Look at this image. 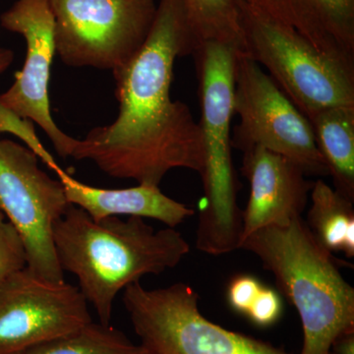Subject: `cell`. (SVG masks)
Wrapping results in <instances>:
<instances>
[{
  "label": "cell",
  "instance_id": "obj_3",
  "mask_svg": "<svg viewBox=\"0 0 354 354\" xmlns=\"http://www.w3.org/2000/svg\"><path fill=\"white\" fill-rule=\"evenodd\" d=\"M239 249L255 254L297 310L304 330L299 354H330L344 333L354 332V290L333 254L316 241L302 216L261 228Z\"/></svg>",
  "mask_w": 354,
  "mask_h": 354
},
{
  "label": "cell",
  "instance_id": "obj_15",
  "mask_svg": "<svg viewBox=\"0 0 354 354\" xmlns=\"http://www.w3.org/2000/svg\"><path fill=\"white\" fill-rule=\"evenodd\" d=\"M308 120L335 189L354 202V106L324 109Z\"/></svg>",
  "mask_w": 354,
  "mask_h": 354
},
{
  "label": "cell",
  "instance_id": "obj_21",
  "mask_svg": "<svg viewBox=\"0 0 354 354\" xmlns=\"http://www.w3.org/2000/svg\"><path fill=\"white\" fill-rule=\"evenodd\" d=\"M283 311V301L279 293L264 286L245 317L257 327L269 328L279 322Z\"/></svg>",
  "mask_w": 354,
  "mask_h": 354
},
{
  "label": "cell",
  "instance_id": "obj_6",
  "mask_svg": "<svg viewBox=\"0 0 354 354\" xmlns=\"http://www.w3.org/2000/svg\"><path fill=\"white\" fill-rule=\"evenodd\" d=\"M123 291V304L147 354H292L209 321L187 283L149 290L138 281Z\"/></svg>",
  "mask_w": 354,
  "mask_h": 354
},
{
  "label": "cell",
  "instance_id": "obj_25",
  "mask_svg": "<svg viewBox=\"0 0 354 354\" xmlns=\"http://www.w3.org/2000/svg\"><path fill=\"white\" fill-rule=\"evenodd\" d=\"M330 354H335L334 353H332V351H330Z\"/></svg>",
  "mask_w": 354,
  "mask_h": 354
},
{
  "label": "cell",
  "instance_id": "obj_12",
  "mask_svg": "<svg viewBox=\"0 0 354 354\" xmlns=\"http://www.w3.org/2000/svg\"><path fill=\"white\" fill-rule=\"evenodd\" d=\"M241 171L250 183L241 241L261 228L286 225L301 216L314 183L291 160L254 147L243 152Z\"/></svg>",
  "mask_w": 354,
  "mask_h": 354
},
{
  "label": "cell",
  "instance_id": "obj_17",
  "mask_svg": "<svg viewBox=\"0 0 354 354\" xmlns=\"http://www.w3.org/2000/svg\"><path fill=\"white\" fill-rule=\"evenodd\" d=\"M198 44L218 41L242 48L239 0H180Z\"/></svg>",
  "mask_w": 354,
  "mask_h": 354
},
{
  "label": "cell",
  "instance_id": "obj_18",
  "mask_svg": "<svg viewBox=\"0 0 354 354\" xmlns=\"http://www.w3.org/2000/svg\"><path fill=\"white\" fill-rule=\"evenodd\" d=\"M22 354H147L113 325L88 324L66 337L39 344Z\"/></svg>",
  "mask_w": 354,
  "mask_h": 354
},
{
  "label": "cell",
  "instance_id": "obj_2",
  "mask_svg": "<svg viewBox=\"0 0 354 354\" xmlns=\"http://www.w3.org/2000/svg\"><path fill=\"white\" fill-rule=\"evenodd\" d=\"M53 245L62 271L76 277L104 325H111L120 291L148 274L174 269L190 250L176 228L155 230L137 216L95 221L74 205L55 223Z\"/></svg>",
  "mask_w": 354,
  "mask_h": 354
},
{
  "label": "cell",
  "instance_id": "obj_16",
  "mask_svg": "<svg viewBox=\"0 0 354 354\" xmlns=\"http://www.w3.org/2000/svg\"><path fill=\"white\" fill-rule=\"evenodd\" d=\"M309 197L311 206L305 223L316 241L330 253L353 258L354 202L322 179L313 183Z\"/></svg>",
  "mask_w": 354,
  "mask_h": 354
},
{
  "label": "cell",
  "instance_id": "obj_20",
  "mask_svg": "<svg viewBox=\"0 0 354 354\" xmlns=\"http://www.w3.org/2000/svg\"><path fill=\"white\" fill-rule=\"evenodd\" d=\"M26 266L27 254L22 239L0 212V281Z\"/></svg>",
  "mask_w": 354,
  "mask_h": 354
},
{
  "label": "cell",
  "instance_id": "obj_7",
  "mask_svg": "<svg viewBox=\"0 0 354 354\" xmlns=\"http://www.w3.org/2000/svg\"><path fill=\"white\" fill-rule=\"evenodd\" d=\"M55 51L67 66L120 68L145 44L156 0H48Z\"/></svg>",
  "mask_w": 354,
  "mask_h": 354
},
{
  "label": "cell",
  "instance_id": "obj_13",
  "mask_svg": "<svg viewBox=\"0 0 354 354\" xmlns=\"http://www.w3.org/2000/svg\"><path fill=\"white\" fill-rule=\"evenodd\" d=\"M354 69V0H246Z\"/></svg>",
  "mask_w": 354,
  "mask_h": 354
},
{
  "label": "cell",
  "instance_id": "obj_4",
  "mask_svg": "<svg viewBox=\"0 0 354 354\" xmlns=\"http://www.w3.org/2000/svg\"><path fill=\"white\" fill-rule=\"evenodd\" d=\"M241 48L234 44L205 41L193 57L200 84L201 128L204 147L205 204L198 223L196 246L220 256L239 249L242 213L236 202V178L232 158L234 67Z\"/></svg>",
  "mask_w": 354,
  "mask_h": 354
},
{
  "label": "cell",
  "instance_id": "obj_8",
  "mask_svg": "<svg viewBox=\"0 0 354 354\" xmlns=\"http://www.w3.org/2000/svg\"><path fill=\"white\" fill-rule=\"evenodd\" d=\"M234 111L239 123L232 132V148L245 152L261 147L291 160L307 176H329L308 118L241 50L235 59Z\"/></svg>",
  "mask_w": 354,
  "mask_h": 354
},
{
  "label": "cell",
  "instance_id": "obj_5",
  "mask_svg": "<svg viewBox=\"0 0 354 354\" xmlns=\"http://www.w3.org/2000/svg\"><path fill=\"white\" fill-rule=\"evenodd\" d=\"M241 53L269 72L307 118L324 109L354 106V69L317 50L297 31L239 0Z\"/></svg>",
  "mask_w": 354,
  "mask_h": 354
},
{
  "label": "cell",
  "instance_id": "obj_9",
  "mask_svg": "<svg viewBox=\"0 0 354 354\" xmlns=\"http://www.w3.org/2000/svg\"><path fill=\"white\" fill-rule=\"evenodd\" d=\"M69 206L62 181L39 167L30 149L0 138V212L22 239L28 269L48 281H65L53 227Z\"/></svg>",
  "mask_w": 354,
  "mask_h": 354
},
{
  "label": "cell",
  "instance_id": "obj_23",
  "mask_svg": "<svg viewBox=\"0 0 354 354\" xmlns=\"http://www.w3.org/2000/svg\"><path fill=\"white\" fill-rule=\"evenodd\" d=\"M330 351L335 354H354V332L339 335L333 344Z\"/></svg>",
  "mask_w": 354,
  "mask_h": 354
},
{
  "label": "cell",
  "instance_id": "obj_11",
  "mask_svg": "<svg viewBox=\"0 0 354 354\" xmlns=\"http://www.w3.org/2000/svg\"><path fill=\"white\" fill-rule=\"evenodd\" d=\"M0 25L19 34L26 41L24 65L15 74L11 87L0 95V104L39 125L60 158L71 157L77 139L62 131L50 111L51 64L57 55L55 18L48 0H16L0 16Z\"/></svg>",
  "mask_w": 354,
  "mask_h": 354
},
{
  "label": "cell",
  "instance_id": "obj_14",
  "mask_svg": "<svg viewBox=\"0 0 354 354\" xmlns=\"http://www.w3.org/2000/svg\"><path fill=\"white\" fill-rule=\"evenodd\" d=\"M57 176L69 204L82 209L95 221L109 216H137L176 228L194 215V209L165 195L160 186L138 184L134 187L108 189L81 183L62 169Z\"/></svg>",
  "mask_w": 354,
  "mask_h": 354
},
{
  "label": "cell",
  "instance_id": "obj_1",
  "mask_svg": "<svg viewBox=\"0 0 354 354\" xmlns=\"http://www.w3.org/2000/svg\"><path fill=\"white\" fill-rule=\"evenodd\" d=\"M195 48L180 0H160L145 44L113 71L120 104L115 120L77 139L70 158L91 160L109 176L138 184L160 186L174 169L201 176L199 122L187 104L171 97L174 62Z\"/></svg>",
  "mask_w": 354,
  "mask_h": 354
},
{
  "label": "cell",
  "instance_id": "obj_10",
  "mask_svg": "<svg viewBox=\"0 0 354 354\" xmlns=\"http://www.w3.org/2000/svg\"><path fill=\"white\" fill-rule=\"evenodd\" d=\"M92 322L78 286L41 278L27 266L0 281V354H22Z\"/></svg>",
  "mask_w": 354,
  "mask_h": 354
},
{
  "label": "cell",
  "instance_id": "obj_22",
  "mask_svg": "<svg viewBox=\"0 0 354 354\" xmlns=\"http://www.w3.org/2000/svg\"><path fill=\"white\" fill-rule=\"evenodd\" d=\"M262 283L251 274H239L227 286V302L236 313L245 317L263 288Z\"/></svg>",
  "mask_w": 354,
  "mask_h": 354
},
{
  "label": "cell",
  "instance_id": "obj_24",
  "mask_svg": "<svg viewBox=\"0 0 354 354\" xmlns=\"http://www.w3.org/2000/svg\"><path fill=\"white\" fill-rule=\"evenodd\" d=\"M14 60V53L8 48H0V75L11 66Z\"/></svg>",
  "mask_w": 354,
  "mask_h": 354
},
{
  "label": "cell",
  "instance_id": "obj_19",
  "mask_svg": "<svg viewBox=\"0 0 354 354\" xmlns=\"http://www.w3.org/2000/svg\"><path fill=\"white\" fill-rule=\"evenodd\" d=\"M0 133H10L21 141L24 142L26 147L55 174L62 169L53 155L39 141L32 121L20 118L17 114L4 108L1 104H0Z\"/></svg>",
  "mask_w": 354,
  "mask_h": 354
}]
</instances>
